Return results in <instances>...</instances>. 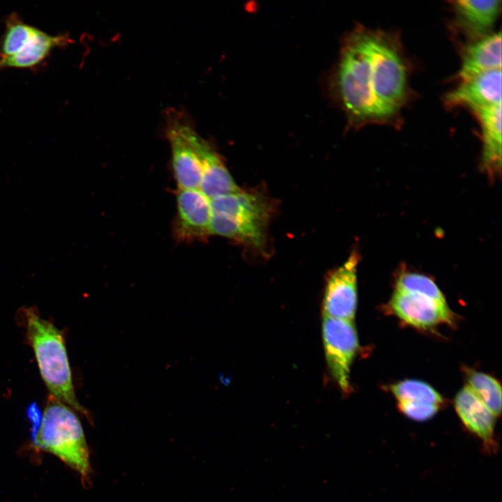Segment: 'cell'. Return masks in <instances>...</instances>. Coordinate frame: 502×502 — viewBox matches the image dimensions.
I'll return each mask as SVG.
<instances>
[{
  "label": "cell",
  "instance_id": "22",
  "mask_svg": "<svg viewBox=\"0 0 502 502\" xmlns=\"http://www.w3.org/2000/svg\"><path fill=\"white\" fill-rule=\"evenodd\" d=\"M398 406L408 418L418 421L431 418L439 409V404H437L411 400L398 401Z\"/></svg>",
  "mask_w": 502,
  "mask_h": 502
},
{
  "label": "cell",
  "instance_id": "12",
  "mask_svg": "<svg viewBox=\"0 0 502 502\" xmlns=\"http://www.w3.org/2000/svg\"><path fill=\"white\" fill-rule=\"evenodd\" d=\"M192 140L201 166V192L212 199L241 191L220 157L195 128Z\"/></svg>",
  "mask_w": 502,
  "mask_h": 502
},
{
  "label": "cell",
  "instance_id": "4",
  "mask_svg": "<svg viewBox=\"0 0 502 502\" xmlns=\"http://www.w3.org/2000/svg\"><path fill=\"white\" fill-rule=\"evenodd\" d=\"M34 448L57 457L77 472L84 483L91 474L89 450L82 423L73 409L50 395Z\"/></svg>",
  "mask_w": 502,
  "mask_h": 502
},
{
  "label": "cell",
  "instance_id": "5",
  "mask_svg": "<svg viewBox=\"0 0 502 502\" xmlns=\"http://www.w3.org/2000/svg\"><path fill=\"white\" fill-rule=\"evenodd\" d=\"M372 83L383 123L400 112L408 92V70L400 45L390 34L371 31Z\"/></svg>",
  "mask_w": 502,
  "mask_h": 502
},
{
  "label": "cell",
  "instance_id": "6",
  "mask_svg": "<svg viewBox=\"0 0 502 502\" xmlns=\"http://www.w3.org/2000/svg\"><path fill=\"white\" fill-rule=\"evenodd\" d=\"M322 335L329 371L341 390L348 393L351 391L350 368L358 348L353 323L324 316Z\"/></svg>",
  "mask_w": 502,
  "mask_h": 502
},
{
  "label": "cell",
  "instance_id": "1",
  "mask_svg": "<svg viewBox=\"0 0 502 502\" xmlns=\"http://www.w3.org/2000/svg\"><path fill=\"white\" fill-rule=\"evenodd\" d=\"M371 30L359 27L346 38L335 77L337 95L352 125L383 123L371 73Z\"/></svg>",
  "mask_w": 502,
  "mask_h": 502
},
{
  "label": "cell",
  "instance_id": "10",
  "mask_svg": "<svg viewBox=\"0 0 502 502\" xmlns=\"http://www.w3.org/2000/svg\"><path fill=\"white\" fill-rule=\"evenodd\" d=\"M390 307L401 320L419 328L452 324L453 321L452 313L447 303L398 290H395L391 298Z\"/></svg>",
  "mask_w": 502,
  "mask_h": 502
},
{
  "label": "cell",
  "instance_id": "3",
  "mask_svg": "<svg viewBox=\"0 0 502 502\" xmlns=\"http://www.w3.org/2000/svg\"><path fill=\"white\" fill-rule=\"evenodd\" d=\"M211 234L237 241L261 250L266 245L272 206L257 192H244L210 199Z\"/></svg>",
  "mask_w": 502,
  "mask_h": 502
},
{
  "label": "cell",
  "instance_id": "13",
  "mask_svg": "<svg viewBox=\"0 0 502 502\" xmlns=\"http://www.w3.org/2000/svg\"><path fill=\"white\" fill-rule=\"evenodd\" d=\"M501 33H489L473 40L463 51L457 75L460 81L488 70L501 69Z\"/></svg>",
  "mask_w": 502,
  "mask_h": 502
},
{
  "label": "cell",
  "instance_id": "16",
  "mask_svg": "<svg viewBox=\"0 0 502 502\" xmlns=\"http://www.w3.org/2000/svg\"><path fill=\"white\" fill-rule=\"evenodd\" d=\"M478 119L482 140V164L490 175L501 168V105L471 109Z\"/></svg>",
  "mask_w": 502,
  "mask_h": 502
},
{
  "label": "cell",
  "instance_id": "19",
  "mask_svg": "<svg viewBox=\"0 0 502 502\" xmlns=\"http://www.w3.org/2000/svg\"><path fill=\"white\" fill-rule=\"evenodd\" d=\"M36 27L24 22L16 15L6 20L0 43V56H9L19 52L32 36Z\"/></svg>",
  "mask_w": 502,
  "mask_h": 502
},
{
  "label": "cell",
  "instance_id": "21",
  "mask_svg": "<svg viewBox=\"0 0 502 502\" xmlns=\"http://www.w3.org/2000/svg\"><path fill=\"white\" fill-rule=\"evenodd\" d=\"M393 394L398 401L411 400L440 404L441 395L427 383L416 380H405L390 386Z\"/></svg>",
  "mask_w": 502,
  "mask_h": 502
},
{
  "label": "cell",
  "instance_id": "9",
  "mask_svg": "<svg viewBox=\"0 0 502 502\" xmlns=\"http://www.w3.org/2000/svg\"><path fill=\"white\" fill-rule=\"evenodd\" d=\"M176 203L174 233L178 241L192 242L211 234L210 199L199 189H178Z\"/></svg>",
  "mask_w": 502,
  "mask_h": 502
},
{
  "label": "cell",
  "instance_id": "7",
  "mask_svg": "<svg viewBox=\"0 0 502 502\" xmlns=\"http://www.w3.org/2000/svg\"><path fill=\"white\" fill-rule=\"evenodd\" d=\"M194 128L184 117L172 112L168 116L167 136L171 147L172 167L178 189H199L201 166L192 140Z\"/></svg>",
  "mask_w": 502,
  "mask_h": 502
},
{
  "label": "cell",
  "instance_id": "11",
  "mask_svg": "<svg viewBox=\"0 0 502 502\" xmlns=\"http://www.w3.org/2000/svg\"><path fill=\"white\" fill-rule=\"evenodd\" d=\"M501 69L492 70L461 81L445 96L446 105L471 109L501 105Z\"/></svg>",
  "mask_w": 502,
  "mask_h": 502
},
{
  "label": "cell",
  "instance_id": "8",
  "mask_svg": "<svg viewBox=\"0 0 502 502\" xmlns=\"http://www.w3.org/2000/svg\"><path fill=\"white\" fill-rule=\"evenodd\" d=\"M358 255L352 252L338 268L330 272L324 289V316L353 321L357 305Z\"/></svg>",
  "mask_w": 502,
  "mask_h": 502
},
{
  "label": "cell",
  "instance_id": "14",
  "mask_svg": "<svg viewBox=\"0 0 502 502\" xmlns=\"http://www.w3.org/2000/svg\"><path fill=\"white\" fill-rule=\"evenodd\" d=\"M455 407L464 425L487 447H494L495 416L466 386L457 395Z\"/></svg>",
  "mask_w": 502,
  "mask_h": 502
},
{
  "label": "cell",
  "instance_id": "23",
  "mask_svg": "<svg viewBox=\"0 0 502 502\" xmlns=\"http://www.w3.org/2000/svg\"><path fill=\"white\" fill-rule=\"evenodd\" d=\"M27 417L31 423V439L32 441L35 439L38 431L40 428L42 416L40 411L36 403H31L27 408L26 411Z\"/></svg>",
  "mask_w": 502,
  "mask_h": 502
},
{
  "label": "cell",
  "instance_id": "2",
  "mask_svg": "<svg viewBox=\"0 0 502 502\" xmlns=\"http://www.w3.org/2000/svg\"><path fill=\"white\" fill-rule=\"evenodd\" d=\"M22 315L28 342L50 395L91 420L89 411L79 402L75 393L61 331L43 319L35 307L22 309Z\"/></svg>",
  "mask_w": 502,
  "mask_h": 502
},
{
  "label": "cell",
  "instance_id": "15",
  "mask_svg": "<svg viewBox=\"0 0 502 502\" xmlns=\"http://www.w3.org/2000/svg\"><path fill=\"white\" fill-rule=\"evenodd\" d=\"M450 3L457 24L474 40L489 33L501 8L500 0H461Z\"/></svg>",
  "mask_w": 502,
  "mask_h": 502
},
{
  "label": "cell",
  "instance_id": "20",
  "mask_svg": "<svg viewBox=\"0 0 502 502\" xmlns=\"http://www.w3.org/2000/svg\"><path fill=\"white\" fill-rule=\"evenodd\" d=\"M396 290L425 296L440 303H446L443 294L434 282L421 274H402L397 280Z\"/></svg>",
  "mask_w": 502,
  "mask_h": 502
},
{
  "label": "cell",
  "instance_id": "18",
  "mask_svg": "<svg viewBox=\"0 0 502 502\" xmlns=\"http://www.w3.org/2000/svg\"><path fill=\"white\" fill-rule=\"evenodd\" d=\"M468 386L496 417L501 412V387L499 382L490 375L467 371Z\"/></svg>",
  "mask_w": 502,
  "mask_h": 502
},
{
  "label": "cell",
  "instance_id": "17",
  "mask_svg": "<svg viewBox=\"0 0 502 502\" xmlns=\"http://www.w3.org/2000/svg\"><path fill=\"white\" fill-rule=\"evenodd\" d=\"M68 41L66 35H50L37 28L19 52L12 56H0V70L35 67L55 48L67 45Z\"/></svg>",
  "mask_w": 502,
  "mask_h": 502
}]
</instances>
